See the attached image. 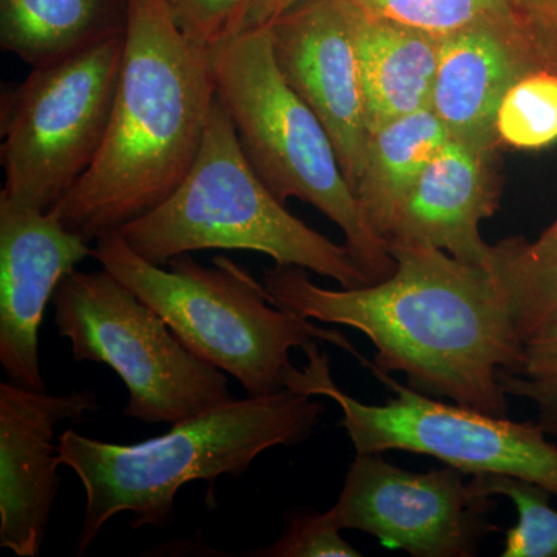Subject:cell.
Returning <instances> with one entry per match:
<instances>
[{"mask_svg": "<svg viewBox=\"0 0 557 557\" xmlns=\"http://www.w3.org/2000/svg\"><path fill=\"white\" fill-rule=\"evenodd\" d=\"M351 14L372 135L391 121L429 108L442 39L370 16L354 5Z\"/></svg>", "mask_w": 557, "mask_h": 557, "instance_id": "cell-16", "label": "cell"}, {"mask_svg": "<svg viewBox=\"0 0 557 557\" xmlns=\"http://www.w3.org/2000/svg\"><path fill=\"white\" fill-rule=\"evenodd\" d=\"M215 100L211 51L178 30L164 0H132L104 141L51 214L87 242L148 214L193 168Z\"/></svg>", "mask_w": 557, "mask_h": 557, "instance_id": "cell-2", "label": "cell"}, {"mask_svg": "<svg viewBox=\"0 0 557 557\" xmlns=\"http://www.w3.org/2000/svg\"><path fill=\"white\" fill-rule=\"evenodd\" d=\"M362 13L437 39L486 24L516 22L509 0H348Z\"/></svg>", "mask_w": 557, "mask_h": 557, "instance_id": "cell-22", "label": "cell"}, {"mask_svg": "<svg viewBox=\"0 0 557 557\" xmlns=\"http://www.w3.org/2000/svg\"><path fill=\"white\" fill-rule=\"evenodd\" d=\"M282 76L325 127L351 189L370 141L348 0H302L270 24Z\"/></svg>", "mask_w": 557, "mask_h": 557, "instance_id": "cell-11", "label": "cell"}, {"mask_svg": "<svg viewBox=\"0 0 557 557\" xmlns=\"http://www.w3.org/2000/svg\"><path fill=\"white\" fill-rule=\"evenodd\" d=\"M138 256L157 265L201 249H242L335 278L343 288L372 284L338 245L287 211L245 157L219 97L193 168L148 214L119 230Z\"/></svg>", "mask_w": 557, "mask_h": 557, "instance_id": "cell-5", "label": "cell"}, {"mask_svg": "<svg viewBox=\"0 0 557 557\" xmlns=\"http://www.w3.org/2000/svg\"><path fill=\"white\" fill-rule=\"evenodd\" d=\"M490 271L525 341L557 310V219L536 240L509 237L491 245Z\"/></svg>", "mask_w": 557, "mask_h": 557, "instance_id": "cell-19", "label": "cell"}, {"mask_svg": "<svg viewBox=\"0 0 557 557\" xmlns=\"http://www.w3.org/2000/svg\"><path fill=\"white\" fill-rule=\"evenodd\" d=\"M91 258L166 321L193 354L233 376L248 397L285 391L292 348L329 341L359 361L343 333L274 306L263 284L228 258L201 265L188 255L166 267L143 259L119 231L95 240Z\"/></svg>", "mask_w": 557, "mask_h": 557, "instance_id": "cell-4", "label": "cell"}, {"mask_svg": "<svg viewBox=\"0 0 557 557\" xmlns=\"http://www.w3.org/2000/svg\"><path fill=\"white\" fill-rule=\"evenodd\" d=\"M518 375L557 380V310L523 341V359Z\"/></svg>", "mask_w": 557, "mask_h": 557, "instance_id": "cell-27", "label": "cell"}, {"mask_svg": "<svg viewBox=\"0 0 557 557\" xmlns=\"http://www.w3.org/2000/svg\"><path fill=\"white\" fill-rule=\"evenodd\" d=\"M100 409L89 388L50 395L0 384V545L39 556L60 491L57 429Z\"/></svg>", "mask_w": 557, "mask_h": 557, "instance_id": "cell-13", "label": "cell"}, {"mask_svg": "<svg viewBox=\"0 0 557 557\" xmlns=\"http://www.w3.org/2000/svg\"><path fill=\"white\" fill-rule=\"evenodd\" d=\"M500 148L539 150L557 141V72L537 69L520 78L498 108Z\"/></svg>", "mask_w": 557, "mask_h": 557, "instance_id": "cell-21", "label": "cell"}, {"mask_svg": "<svg viewBox=\"0 0 557 557\" xmlns=\"http://www.w3.org/2000/svg\"><path fill=\"white\" fill-rule=\"evenodd\" d=\"M467 474L446 467L410 472L381 454H357L333 507L343 530L379 539L413 557H472L500 528L493 497L472 490Z\"/></svg>", "mask_w": 557, "mask_h": 557, "instance_id": "cell-10", "label": "cell"}, {"mask_svg": "<svg viewBox=\"0 0 557 557\" xmlns=\"http://www.w3.org/2000/svg\"><path fill=\"white\" fill-rule=\"evenodd\" d=\"M124 38L115 36L33 67L0 101V199L53 211L100 152L119 87Z\"/></svg>", "mask_w": 557, "mask_h": 557, "instance_id": "cell-8", "label": "cell"}, {"mask_svg": "<svg viewBox=\"0 0 557 557\" xmlns=\"http://www.w3.org/2000/svg\"><path fill=\"white\" fill-rule=\"evenodd\" d=\"M542 69L516 22H486L442 39L429 109L449 138L498 150L496 120L507 91Z\"/></svg>", "mask_w": 557, "mask_h": 557, "instance_id": "cell-15", "label": "cell"}, {"mask_svg": "<svg viewBox=\"0 0 557 557\" xmlns=\"http://www.w3.org/2000/svg\"><path fill=\"white\" fill-rule=\"evenodd\" d=\"M172 21L196 46L212 51L237 35L249 0H164Z\"/></svg>", "mask_w": 557, "mask_h": 557, "instance_id": "cell-24", "label": "cell"}, {"mask_svg": "<svg viewBox=\"0 0 557 557\" xmlns=\"http://www.w3.org/2000/svg\"><path fill=\"white\" fill-rule=\"evenodd\" d=\"M502 387L511 397L525 398L537 410L536 423L557 438V380H533L500 370Z\"/></svg>", "mask_w": 557, "mask_h": 557, "instance_id": "cell-26", "label": "cell"}, {"mask_svg": "<svg viewBox=\"0 0 557 557\" xmlns=\"http://www.w3.org/2000/svg\"><path fill=\"white\" fill-rule=\"evenodd\" d=\"M469 485L487 497H507L518 509V523L507 531L502 557H557V511L549 505L548 490L502 474H474Z\"/></svg>", "mask_w": 557, "mask_h": 557, "instance_id": "cell-20", "label": "cell"}, {"mask_svg": "<svg viewBox=\"0 0 557 557\" xmlns=\"http://www.w3.org/2000/svg\"><path fill=\"white\" fill-rule=\"evenodd\" d=\"M498 150H478L448 139L399 205L386 244L426 245L461 262L490 270L491 245L480 223L500 200Z\"/></svg>", "mask_w": 557, "mask_h": 557, "instance_id": "cell-14", "label": "cell"}, {"mask_svg": "<svg viewBox=\"0 0 557 557\" xmlns=\"http://www.w3.org/2000/svg\"><path fill=\"white\" fill-rule=\"evenodd\" d=\"M51 304L73 358L108 366L126 384L124 416L177 424L233 401L226 373L193 354L156 310L108 271H73Z\"/></svg>", "mask_w": 557, "mask_h": 557, "instance_id": "cell-7", "label": "cell"}, {"mask_svg": "<svg viewBox=\"0 0 557 557\" xmlns=\"http://www.w3.org/2000/svg\"><path fill=\"white\" fill-rule=\"evenodd\" d=\"M516 24L542 69L557 72V0H509Z\"/></svg>", "mask_w": 557, "mask_h": 557, "instance_id": "cell-25", "label": "cell"}, {"mask_svg": "<svg viewBox=\"0 0 557 557\" xmlns=\"http://www.w3.org/2000/svg\"><path fill=\"white\" fill-rule=\"evenodd\" d=\"M448 139L442 121L429 108L372 132L355 194L381 239L386 237L401 201Z\"/></svg>", "mask_w": 557, "mask_h": 557, "instance_id": "cell-18", "label": "cell"}, {"mask_svg": "<svg viewBox=\"0 0 557 557\" xmlns=\"http://www.w3.org/2000/svg\"><path fill=\"white\" fill-rule=\"evenodd\" d=\"M211 61L219 100L267 188L282 203L295 197L336 223L372 284L391 277L397 262L359 207L327 131L282 76L270 25L223 40Z\"/></svg>", "mask_w": 557, "mask_h": 557, "instance_id": "cell-6", "label": "cell"}, {"mask_svg": "<svg viewBox=\"0 0 557 557\" xmlns=\"http://www.w3.org/2000/svg\"><path fill=\"white\" fill-rule=\"evenodd\" d=\"M132 0H0V46L30 67L126 35Z\"/></svg>", "mask_w": 557, "mask_h": 557, "instance_id": "cell-17", "label": "cell"}, {"mask_svg": "<svg viewBox=\"0 0 557 557\" xmlns=\"http://www.w3.org/2000/svg\"><path fill=\"white\" fill-rule=\"evenodd\" d=\"M91 258L90 242L51 212L0 199V362L7 381L47 391L39 329L62 278Z\"/></svg>", "mask_w": 557, "mask_h": 557, "instance_id": "cell-12", "label": "cell"}, {"mask_svg": "<svg viewBox=\"0 0 557 557\" xmlns=\"http://www.w3.org/2000/svg\"><path fill=\"white\" fill-rule=\"evenodd\" d=\"M299 2L302 0H249L242 17L239 33L270 25Z\"/></svg>", "mask_w": 557, "mask_h": 557, "instance_id": "cell-28", "label": "cell"}, {"mask_svg": "<svg viewBox=\"0 0 557 557\" xmlns=\"http://www.w3.org/2000/svg\"><path fill=\"white\" fill-rule=\"evenodd\" d=\"M333 509H296L287 515V523L276 542L248 553L252 557H358L361 553L341 536Z\"/></svg>", "mask_w": 557, "mask_h": 557, "instance_id": "cell-23", "label": "cell"}, {"mask_svg": "<svg viewBox=\"0 0 557 557\" xmlns=\"http://www.w3.org/2000/svg\"><path fill=\"white\" fill-rule=\"evenodd\" d=\"M307 366L289 373L288 391L333 399L343 410L341 426L357 454L387 450L423 454L467 475L502 474L530 480L557 497V446L537 423H519L438 399L403 386L372 369L394 398L366 405L336 386L330 358L311 341L302 348Z\"/></svg>", "mask_w": 557, "mask_h": 557, "instance_id": "cell-9", "label": "cell"}, {"mask_svg": "<svg viewBox=\"0 0 557 557\" xmlns=\"http://www.w3.org/2000/svg\"><path fill=\"white\" fill-rule=\"evenodd\" d=\"M317 398L288 388L234 398L135 445L65 429L58 437V460L78 475L87 502L76 555L83 556L121 512H131L134 530H163L174 520L175 496L186 483L201 480L212 487L222 475L239 479L260 454L306 442L325 412Z\"/></svg>", "mask_w": 557, "mask_h": 557, "instance_id": "cell-3", "label": "cell"}, {"mask_svg": "<svg viewBox=\"0 0 557 557\" xmlns=\"http://www.w3.org/2000/svg\"><path fill=\"white\" fill-rule=\"evenodd\" d=\"M387 249L397 269L376 284L327 289L307 270L276 265L263 271V287L289 313L364 333L376 348L369 369L405 373L428 397L508 417L498 373L518 375L523 339L494 274L426 245Z\"/></svg>", "mask_w": 557, "mask_h": 557, "instance_id": "cell-1", "label": "cell"}]
</instances>
